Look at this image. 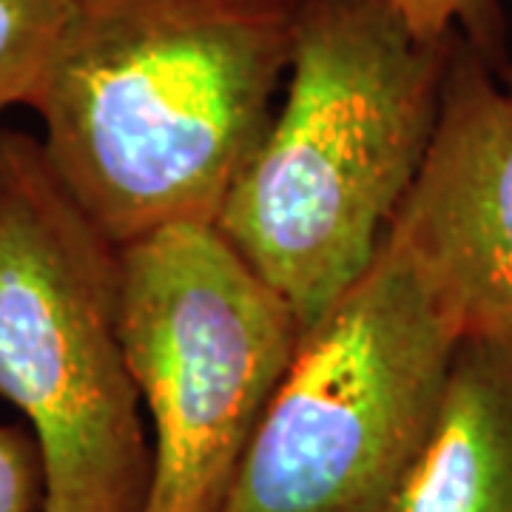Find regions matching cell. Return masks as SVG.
I'll return each mask as SVG.
<instances>
[{"mask_svg": "<svg viewBox=\"0 0 512 512\" xmlns=\"http://www.w3.org/2000/svg\"><path fill=\"white\" fill-rule=\"evenodd\" d=\"M467 336L512 330V97L456 37L419 177L387 231Z\"/></svg>", "mask_w": 512, "mask_h": 512, "instance_id": "cell-6", "label": "cell"}, {"mask_svg": "<svg viewBox=\"0 0 512 512\" xmlns=\"http://www.w3.org/2000/svg\"><path fill=\"white\" fill-rule=\"evenodd\" d=\"M72 0H0V114L32 109Z\"/></svg>", "mask_w": 512, "mask_h": 512, "instance_id": "cell-8", "label": "cell"}, {"mask_svg": "<svg viewBox=\"0 0 512 512\" xmlns=\"http://www.w3.org/2000/svg\"><path fill=\"white\" fill-rule=\"evenodd\" d=\"M507 3H510V15H507V20H510V57H507V69L501 74V83H504V89L512 97V0H507Z\"/></svg>", "mask_w": 512, "mask_h": 512, "instance_id": "cell-11", "label": "cell"}, {"mask_svg": "<svg viewBox=\"0 0 512 512\" xmlns=\"http://www.w3.org/2000/svg\"><path fill=\"white\" fill-rule=\"evenodd\" d=\"M0 399L43 461L40 512H140L151 441L123 339L120 245L40 137L0 128Z\"/></svg>", "mask_w": 512, "mask_h": 512, "instance_id": "cell-3", "label": "cell"}, {"mask_svg": "<svg viewBox=\"0 0 512 512\" xmlns=\"http://www.w3.org/2000/svg\"><path fill=\"white\" fill-rule=\"evenodd\" d=\"M387 512H512V330L458 345Z\"/></svg>", "mask_w": 512, "mask_h": 512, "instance_id": "cell-7", "label": "cell"}, {"mask_svg": "<svg viewBox=\"0 0 512 512\" xmlns=\"http://www.w3.org/2000/svg\"><path fill=\"white\" fill-rule=\"evenodd\" d=\"M421 37H464L498 77L510 57V20L504 0H387Z\"/></svg>", "mask_w": 512, "mask_h": 512, "instance_id": "cell-9", "label": "cell"}, {"mask_svg": "<svg viewBox=\"0 0 512 512\" xmlns=\"http://www.w3.org/2000/svg\"><path fill=\"white\" fill-rule=\"evenodd\" d=\"M456 37L387 0H296L285 89L214 228L302 333L373 265L439 126Z\"/></svg>", "mask_w": 512, "mask_h": 512, "instance_id": "cell-2", "label": "cell"}, {"mask_svg": "<svg viewBox=\"0 0 512 512\" xmlns=\"http://www.w3.org/2000/svg\"><path fill=\"white\" fill-rule=\"evenodd\" d=\"M464 333L402 242L302 333L222 512H387Z\"/></svg>", "mask_w": 512, "mask_h": 512, "instance_id": "cell-4", "label": "cell"}, {"mask_svg": "<svg viewBox=\"0 0 512 512\" xmlns=\"http://www.w3.org/2000/svg\"><path fill=\"white\" fill-rule=\"evenodd\" d=\"M43 461L26 424H0V512L43 510Z\"/></svg>", "mask_w": 512, "mask_h": 512, "instance_id": "cell-10", "label": "cell"}, {"mask_svg": "<svg viewBox=\"0 0 512 512\" xmlns=\"http://www.w3.org/2000/svg\"><path fill=\"white\" fill-rule=\"evenodd\" d=\"M296 0H72L40 143L117 245L214 225L285 89Z\"/></svg>", "mask_w": 512, "mask_h": 512, "instance_id": "cell-1", "label": "cell"}, {"mask_svg": "<svg viewBox=\"0 0 512 512\" xmlns=\"http://www.w3.org/2000/svg\"><path fill=\"white\" fill-rule=\"evenodd\" d=\"M120 262L128 367L154 430L140 512H222L302 325L208 222L126 242Z\"/></svg>", "mask_w": 512, "mask_h": 512, "instance_id": "cell-5", "label": "cell"}]
</instances>
